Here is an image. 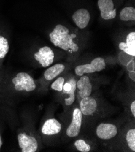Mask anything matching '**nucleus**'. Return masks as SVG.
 Returning <instances> with one entry per match:
<instances>
[{
    "instance_id": "nucleus-4",
    "label": "nucleus",
    "mask_w": 135,
    "mask_h": 152,
    "mask_svg": "<svg viewBox=\"0 0 135 152\" xmlns=\"http://www.w3.org/2000/svg\"><path fill=\"white\" fill-rule=\"evenodd\" d=\"M83 115L79 107L73 110L71 123L66 129V134L69 138H75L80 134L82 124Z\"/></svg>"
},
{
    "instance_id": "nucleus-14",
    "label": "nucleus",
    "mask_w": 135,
    "mask_h": 152,
    "mask_svg": "<svg viewBox=\"0 0 135 152\" xmlns=\"http://www.w3.org/2000/svg\"><path fill=\"white\" fill-rule=\"evenodd\" d=\"M66 70V66L62 63H58L49 67L44 73V77L47 81H52L56 78Z\"/></svg>"
},
{
    "instance_id": "nucleus-13",
    "label": "nucleus",
    "mask_w": 135,
    "mask_h": 152,
    "mask_svg": "<svg viewBox=\"0 0 135 152\" xmlns=\"http://www.w3.org/2000/svg\"><path fill=\"white\" fill-rule=\"evenodd\" d=\"M61 129V124L58 120L55 118H50L44 122L41 128V132L44 135L53 136L59 134Z\"/></svg>"
},
{
    "instance_id": "nucleus-5",
    "label": "nucleus",
    "mask_w": 135,
    "mask_h": 152,
    "mask_svg": "<svg viewBox=\"0 0 135 152\" xmlns=\"http://www.w3.org/2000/svg\"><path fill=\"white\" fill-rule=\"evenodd\" d=\"M34 57L42 67L46 68L53 63L55 53L50 47L44 46L39 49L38 51L34 54Z\"/></svg>"
},
{
    "instance_id": "nucleus-12",
    "label": "nucleus",
    "mask_w": 135,
    "mask_h": 152,
    "mask_svg": "<svg viewBox=\"0 0 135 152\" xmlns=\"http://www.w3.org/2000/svg\"><path fill=\"white\" fill-rule=\"evenodd\" d=\"M119 49L131 57L135 56V32L134 31L128 33L124 41L120 42Z\"/></svg>"
},
{
    "instance_id": "nucleus-18",
    "label": "nucleus",
    "mask_w": 135,
    "mask_h": 152,
    "mask_svg": "<svg viewBox=\"0 0 135 152\" xmlns=\"http://www.w3.org/2000/svg\"><path fill=\"white\" fill-rule=\"evenodd\" d=\"M74 145L77 150L81 152H89L92 149L90 145L88 144L84 140L82 139L77 140L74 142Z\"/></svg>"
},
{
    "instance_id": "nucleus-11",
    "label": "nucleus",
    "mask_w": 135,
    "mask_h": 152,
    "mask_svg": "<svg viewBox=\"0 0 135 152\" xmlns=\"http://www.w3.org/2000/svg\"><path fill=\"white\" fill-rule=\"evenodd\" d=\"M72 18L73 23L79 28L84 29L88 26L91 20V15L87 9L81 8L73 13Z\"/></svg>"
},
{
    "instance_id": "nucleus-3",
    "label": "nucleus",
    "mask_w": 135,
    "mask_h": 152,
    "mask_svg": "<svg viewBox=\"0 0 135 152\" xmlns=\"http://www.w3.org/2000/svg\"><path fill=\"white\" fill-rule=\"evenodd\" d=\"M98 7L101 18L104 20H113L117 15V6L116 0H98Z\"/></svg>"
},
{
    "instance_id": "nucleus-2",
    "label": "nucleus",
    "mask_w": 135,
    "mask_h": 152,
    "mask_svg": "<svg viewBox=\"0 0 135 152\" xmlns=\"http://www.w3.org/2000/svg\"><path fill=\"white\" fill-rule=\"evenodd\" d=\"M106 63L102 57H97L93 59L90 63H86L77 66L74 68V73L81 77L84 75L102 71L106 69Z\"/></svg>"
},
{
    "instance_id": "nucleus-8",
    "label": "nucleus",
    "mask_w": 135,
    "mask_h": 152,
    "mask_svg": "<svg viewBox=\"0 0 135 152\" xmlns=\"http://www.w3.org/2000/svg\"><path fill=\"white\" fill-rule=\"evenodd\" d=\"M118 133L116 125L112 123H101L96 129L97 137L102 140H110L115 138Z\"/></svg>"
},
{
    "instance_id": "nucleus-16",
    "label": "nucleus",
    "mask_w": 135,
    "mask_h": 152,
    "mask_svg": "<svg viewBox=\"0 0 135 152\" xmlns=\"http://www.w3.org/2000/svg\"><path fill=\"white\" fill-rule=\"evenodd\" d=\"M126 141L128 147L132 151H135V129H129L126 134Z\"/></svg>"
},
{
    "instance_id": "nucleus-17",
    "label": "nucleus",
    "mask_w": 135,
    "mask_h": 152,
    "mask_svg": "<svg viewBox=\"0 0 135 152\" xmlns=\"http://www.w3.org/2000/svg\"><path fill=\"white\" fill-rule=\"evenodd\" d=\"M9 50V44L7 39L0 35V59H3Z\"/></svg>"
},
{
    "instance_id": "nucleus-10",
    "label": "nucleus",
    "mask_w": 135,
    "mask_h": 152,
    "mask_svg": "<svg viewBox=\"0 0 135 152\" xmlns=\"http://www.w3.org/2000/svg\"><path fill=\"white\" fill-rule=\"evenodd\" d=\"M77 80L74 78H71L66 81L63 90L61 92L65 95L64 103L66 106H70L74 102L76 99Z\"/></svg>"
},
{
    "instance_id": "nucleus-7",
    "label": "nucleus",
    "mask_w": 135,
    "mask_h": 152,
    "mask_svg": "<svg viewBox=\"0 0 135 152\" xmlns=\"http://www.w3.org/2000/svg\"><path fill=\"white\" fill-rule=\"evenodd\" d=\"M79 105L82 115L85 116L95 115L97 113L99 107L97 99L91 96L81 99L79 101Z\"/></svg>"
},
{
    "instance_id": "nucleus-19",
    "label": "nucleus",
    "mask_w": 135,
    "mask_h": 152,
    "mask_svg": "<svg viewBox=\"0 0 135 152\" xmlns=\"http://www.w3.org/2000/svg\"><path fill=\"white\" fill-rule=\"evenodd\" d=\"M66 82V80L63 77H58L51 84V88L56 91V92L61 93L63 90L64 84Z\"/></svg>"
},
{
    "instance_id": "nucleus-1",
    "label": "nucleus",
    "mask_w": 135,
    "mask_h": 152,
    "mask_svg": "<svg viewBox=\"0 0 135 152\" xmlns=\"http://www.w3.org/2000/svg\"><path fill=\"white\" fill-rule=\"evenodd\" d=\"M77 38L76 34L72 33L67 27L61 24L56 25L49 34L50 42L54 46L67 53L70 61H74L79 55L80 47Z\"/></svg>"
},
{
    "instance_id": "nucleus-21",
    "label": "nucleus",
    "mask_w": 135,
    "mask_h": 152,
    "mask_svg": "<svg viewBox=\"0 0 135 152\" xmlns=\"http://www.w3.org/2000/svg\"><path fill=\"white\" fill-rule=\"evenodd\" d=\"M2 144H3V142H2V140H1V135H0V149H1Z\"/></svg>"
},
{
    "instance_id": "nucleus-6",
    "label": "nucleus",
    "mask_w": 135,
    "mask_h": 152,
    "mask_svg": "<svg viewBox=\"0 0 135 152\" xmlns=\"http://www.w3.org/2000/svg\"><path fill=\"white\" fill-rule=\"evenodd\" d=\"M93 91V85L90 79L86 75L81 76L80 79L77 81L76 94L79 101L85 97L91 96Z\"/></svg>"
},
{
    "instance_id": "nucleus-15",
    "label": "nucleus",
    "mask_w": 135,
    "mask_h": 152,
    "mask_svg": "<svg viewBox=\"0 0 135 152\" xmlns=\"http://www.w3.org/2000/svg\"><path fill=\"white\" fill-rule=\"evenodd\" d=\"M119 19L123 22L135 21V8L133 6H126L119 12Z\"/></svg>"
},
{
    "instance_id": "nucleus-9",
    "label": "nucleus",
    "mask_w": 135,
    "mask_h": 152,
    "mask_svg": "<svg viewBox=\"0 0 135 152\" xmlns=\"http://www.w3.org/2000/svg\"><path fill=\"white\" fill-rule=\"evenodd\" d=\"M18 141L22 152H35L38 150V143L34 136L21 133L18 135Z\"/></svg>"
},
{
    "instance_id": "nucleus-20",
    "label": "nucleus",
    "mask_w": 135,
    "mask_h": 152,
    "mask_svg": "<svg viewBox=\"0 0 135 152\" xmlns=\"http://www.w3.org/2000/svg\"><path fill=\"white\" fill-rule=\"evenodd\" d=\"M130 111L133 117H135V101H133L130 104Z\"/></svg>"
}]
</instances>
